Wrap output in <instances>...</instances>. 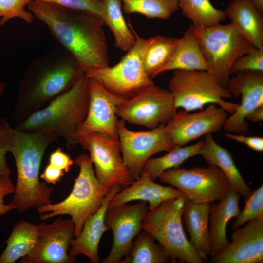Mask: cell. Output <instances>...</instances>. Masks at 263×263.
<instances>
[{
	"instance_id": "1",
	"label": "cell",
	"mask_w": 263,
	"mask_h": 263,
	"mask_svg": "<svg viewBox=\"0 0 263 263\" xmlns=\"http://www.w3.org/2000/svg\"><path fill=\"white\" fill-rule=\"evenodd\" d=\"M27 7L85 72L109 66L105 24L101 16L38 0H31Z\"/></svg>"
},
{
	"instance_id": "2",
	"label": "cell",
	"mask_w": 263,
	"mask_h": 263,
	"mask_svg": "<svg viewBox=\"0 0 263 263\" xmlns=\"http://www.w3.org/2000/svg\"><path fill=\"white\" fill-rule=\"evenodd\" d=\"M85 72L64 49L52 50L29 65L19 84L11 116L19 123L73 87Z\"/></svg>"
},
{
	"instance_id": "3",
	"label": "cell",
	"mask_w": 263,
	"mask_h": 263,
	"mask_svg": "<svg viewBox=\"0 0 263 263\" xmlns=\"http://www.w3.org/2000/svg\"><path fill=\"white\" fill-rule=\"evenodd\" d=\"M57 138L51 132H23L14 128L10 152L15 161L17 181L11 203L19 212L51 203L54 188L40 181L39 170L48 146Z\"/></svg>"
},
{
	"instance_id": "4",
	"label": "cell",
	"mask_w": 263,
	"mask_h": 263,
	"mask_svg": "<svg viewBox=\"0 0 263 263\" xmlns=\"http://www.w3.org/2000/svg\"><path fill=\"white\" fill-rule=\"evenodd\" d=\"M88 78L84 75L73 87L35 112L14 128L23 132H45L62 137L66 146L79 144L80 129L88 113Z\"/></svg>"
},
{
	"instance_id": "5",
	"label": "cell",
	"mask_w": 263,
	"mask_h": 263,
	"mask_svg": "<svg viewBox=\"0 0 263 263\" xmlns=\"http://www.w3.org/2000/svg\"><path fill=\"white\" fill-rule=\"evenodd\" d=\"M75 162L79 168V172L69 196L60 202L37 208L41 220L57 215H70L75 225L74 237L79 234L87 218L98 210L111 188L99 182L87 154L79 155Z\"/></svg>"
},
{
	"instance_id": "6",
	"label": "cell",
	"mask_w": 263,
	"mask_h": 263,
	"mask_svg": "<svg viewBox=\"0 0 263 263\" xmlns=\"http://www.w3.org/2000/svg\"><path fill=\"white\" fill-rule=\"evenodd\" d=\"M186 199L173 198L149 210L142 229L151 235L163 247L171 263H204L185 234L182 214Z\"/></svg>"
},
{
	"instance_id": "7",
	"label": "cell",
	"mask_w": 263,
	"mask_h": 263,
	"mask_svg": "<svg viewBox=\"0 0 263 263\" xmlns=\"http://www.w3.org/2000/svg\"><path fill=\"white\" fill-rule=\"evenodd\" d=\"M197 39L211 73L226 88L234 61L248 53L253 46L232 23L210 27L189 28Z\"/></svg>"
},
{
	"instance_id": "8",
	"label": "cell",
	"mask_w": 263,
	"mask_h": 263,
	"mask_svg": "<svg viewBox=\"0 0 263 263\" xmlns=\"http://www.w3.org/2000/svg\"><path fill=\"white\" fill-rule=\"evenodd\" d=\"M175 108L190 112L202 109L206 104H217L227 113H233L239 103L225 101L233 96L209 72L174 70L169 81Z\"/></svg>"
},
{
	"instance_id": "9",
	"label": "cell",
	"mask_w": 263,
	"mask_h": 263,
	"mask_svg": "<svg viewBox=\"0 0 263 263\" xmlns=\"http://www.w3.org/2000/svg\"><path fill=\"white\" fill-rule=\"evenodd\" d=\"M130 27L135 35V42L120 61L112 67L85 72L86 77L96 80L108 91L124 99L130 98L154 84L144 66V54L152 37L141 38Z\"/></svg>"
},
{
	"instance_id": "10",
	"label": "cell",
	"mask_w": 263,
	"mask_h": 263,
	"mask_svg": "<svg viewBox=\"0 0 263 263\" xmlns=\"http://www.w3.org/2000/svg\"><path fill=\"white\" fill-rule=\"evenodd\" d=\"M158 178L175 187L188 199L197 203L219 201L231 188L225 175L212 165L188 169L173 168L162 172Z\"/></svg>"
},
{
	"instance_id": "11",
	"label": "cell",
	"mask_w": 263,
	"mask_h": 263,
	"mask_svg": "<svg viewBox=\"0 0 263 263\" xmlns=\"http://www.w3.org/2000/svg\"><path fill=\"white\" fill-rule=\"evenodd\" d=\"M117 131L124 162L133 180L141 175L146 162L153 155L169 151L176 145L167 132L165 124L149 131H133L125 122L118 120Z\"/></svg>"
},
{
	"instance_id": "12",
	"label": "cell",
	"mask_w": 263,
	"mask_h": 263,
	"mask_svg": "<svg viewBox=\"0 0 263 263\" xmlns=\"http://www.w3.org/2000/svg\"><path fill=\"white\" fill-rule=\"evenodd\" d=\"M79 144L88 150L95 175L103 186L125 188L133 182L122 156L119 140L97 132L82 134Z\"/></svg>"
},
{
	"instance_id": "13",
	"label": "cell",
	"mask_w": 263,
	"mask_h": 263,
	"mask_svg": "<svg viewBox=\"0 0 263 263\" xmlns=\"http://www.w3.org/2000/svg\"><path fill=\"white\" fill-rule=\"evenodd\" d=\"M176 112L173 98L169 90L154 84L134 96L125 99L117 107L116 115L125 122L150 130L167 124Z\"/></svg>"
},
{
	"instance_id": "14",
	"label": "cell",
	"mask_w": 263,
	"mask_h": 263,
	"mask_svg": "<svg viewBox=\"0 0 263 263\" xmlns=\"http://www.w3.org/2000/svg\"><path fill=\"white\" fill-rule=\"evenodd\" d=\"M149 210L143 201L108 208L105 222L113 234L112 248L103 263H120L130 253L134 239L142 229L144 218Z\"/></svg>"
},
{
	"instance_id": "15",
	"label": "cell",
	"mask_w": 263,
	"mask_h": 263,
	"mask_svg": "<svg viewBox=\"0 0 263 263\" xmlns=\"http://www.w3.org/2000/svg\"><path fill=\"white\" fill-rule=\"evenodd\" d=\"M38 225V238L32 250L21 258L20 263H75L69 255L74 238L75 225L71 219L60 218L53 223Z\"/></svg>"
},
{
	"instance_id": "16",
	"label": "cell",
	"mask_w": 263,
	"mask_h": 263,
	"mask_svg": "<svg viewBox=\"0 0 263 263\" xmlns=\"http://www.w3.org/2000/svg\"><path fill=\"white\" fill-rule=\"evenodd\" d=\"M230 77L226 88L233 97L241 96V102L227 117L223 128L227 133L244 134L249 129L247 116L263 106V71L239 72Z\"/></svg>"
},
{
	"instance_id": "17",
	"label": "cell",
	"mask_w": 263,
	"mask_h": 263,
	"mask_svg": "<svg viewBox=\"0 0 263 263\" xmlns=\"http://www.w3.org/2000/svg\"><path fill=\"white\" fill-rule=\"evenodd\" d=\"M227 118L225 110L210 104L194 113L179 110L165 126L174 144L184 146L203 135L219 132Z\"/></svg>"
},
{
	"instance_id": "18",
	"label": "cell",
	"mask_w": 263,
	"mask_h": 263,
	"mask_svg": "<svg viewBox=\"0 0 263 263\" xmlns=\"http://www.w3.org/2000/svg\"><path fill=\"white\" fill-rule=\"evenodd\" d=\"M88 113L80 129L79 136L97 132L119 140L116 110L125 99L111 93L94 79L88 78Z\"/></svg>"
},
{
	"instance_id": "19",
	"label": "cell",
	"mask_w": 263,
	"mask_h": 263,
	"mask_svg": "<svg viewBox=\"0 0 263 263\" xmlns=\"http://www.w3.org/2000/svg\"><path fill=\"white\" fill-rule=\"evenodd\" d=\"M212 263H262L263 217L249 221L234 230L231 241L211 257Z\"/></svg>"
},
{
	"instance_id": "20",
	"label": "cell",
	"mask_w": 263,
	"mask_h": 263,
	"mask_svg": "<svg viewBox=\"0 0 263 263\" xmlns=\"http://www.w3.org/2000/svg\"><path fill=\"white\" fill-rule=\"evenodd\" d=\"M121 189L119 185L113 186L98 210L87 218L79 234L70 241V257L75 259L77 256L83 255L91 263L99 262V244L103 233L110 230L105 222V213L111 199Z\"/></svg>"
},
{
	"instance_id": "21",
	"label": "cell",
	"mask_w": 263,
	"mask_h": 263,
	"mask_svg": "<svg viewBox=\"0 0 263 263\" xmlns=\"http://www.w3.org/2000/svg\"><path fill=\"white\" fill-rule=\"evenodd\" d=\"M177 198L188 199L179 189L155 183L147 172L143 170L140 176L132 184L113 196L109 203L108 208L138 200L148 203L149 210H152L162 202Z\"/></svg>"
},
{
	"instance_id": "22",
	"label": "cell",
	"mask_w": 263,
	"mask_h": 263,
	"mask_svg": "<svg viewBox=\"0 0 263 263\" xmlns=\"http://www.w3.org/2000/svg\"><path fill=\"white\" fill-rule=\"evenodd\" d=\"M211 203H197L187 199L185 202L182 222L190 237L192 246L205 262L210 256L209 218Z\"/></svg>"
},
{
	"instance_id": "23",
	"label": "cell",
	"mask_w": 263,
	"mask_h": 263,
	"mask_svg": "<svg viewBox=\"0 0 263 263\" xmlns=\"http://www.w3.org/2000/svg\"><path fill=\"white\" fill-rule=\"evenodd\" d=\"M240 196L230 188L218 204L211 205L209 218L211 257L223 250L229 242L226 236V227L228 222L240 212Z\"/></svg>"
},
{
	"instance_id": "24",
	"label": "cell",
	"mask_w": 263,
	"mask_h": 263,
	"mask_svg": "<svg viewBox=\"0 0 263 263\" xmlns=\"http://www.w3.org/2000/svg\"><path fill=\"white\" fill-rule=\"evenodd\" d=\"M199 155L208 165L217 167L228 179L231 188L245 199L252 193L253 190L240 172L230 152L214 140L212 133L206 135Z\"/></svg>"
},
{
	"instance_id": "25",
	"label": "cell",
	"mask_w": 263,
	"mask_h": 263,
	"mask_svg": "<svg viewBox=\"0 0 263 263\" xmlns=\"http://www.w3.org/2000/svg\"><path fill=\"white\" fill-rule=\"evenodd\" d=\"M224 12L253 47L263 50V15L250 0H232Z\"/></svg>"
},
{
	"instance_id": "26",
	"label": "cell",
	"mask_w": 263,
	"mask_h": 263,
	"mask_svg": "<svg viewBox=\"0 0 263 263\" xmlns=\"http://www.w3.org/2000/svg\"><path fill=\"white\" fill-rule=\"evenodd\" d=\"M203 70L211 73L201 49L198 41L189 28L180 38L170 60L160 69L156 76L170 70Z\"/></svg>"
},
{
	"instance_id": "27",
	"label": "cell",
	"mask_w": 263,
	"mask_h": 263,
	"mask_svg": "<svg viewBox=\"0 0 263 263\" xmlns=\"http://www.w3.org/2000/svg\"><path fill=\"white\" fill-rule=\"evenodd\" d=\"M38 238L37 225L24 220L17 222L0 256V263H14L27 255L34 248Z\"/></svg>"
},
{
	"instance_id": "28",
	"label": "cell",
	"mask_w": 263,
	"mask_h": 263,
	"mask_svg": "<svg viewBox=\"0 0 263 263\" xmlns=\"http://www.w3.org/2000/svg\"><path fill=\"white\" fill-rule=\"evenodd\" d=\"M102 18L113 34L116 48L125 52L129 50L136 38L126 23L121 0H102Z\"/></svg>"
},
{
	"instance_id": "29",
	"label": "cell",
	"mask_w": 263,
	"mask_h": 263,
	"mask_svg": "<svg viewBox=\"0 0 263 263\" xmlns=\"http://www.w3.org/2000/svg\"><path fill=\"white\" fill-rule=\"evenodd\" d=\"M204 141L189 146H176L166 154L150 158L145 163L143 170L147 172L153 181L167 169L180 167L188 159L199 155Z\"/></svg>"
},
{
	"instance_id": "30",
	"label": "cell",
	"mask_w": 263,
	"mask_h": 263,
	"mask_svg": "<svg viewBox=\"0 0 263 263\" xmlns=\"http://www.w3.org/2000/svg\"><path fill=\"white\" fill-rule=\"evenodd\" d=\"M180 38L157 35L147 48L144 56V66L151 78L156 76L158 71L172 57L180 42Z\"/></svg>"
},
{
	"instance_id": "31",
	"label": "cell",
	"mask_w": 263,
	"mask_h": 263,
	"mask_svg": "<svg viewBox=\"0 0 263 263\" xmlns=\"http://www.w3.org/2000/svg\"><path fill=\"white\" fill-rule=\"evenodd\" d=\"M169 260L163 247L143 230L137 234L130 253L120 263H166Z\"/></svg>"
},
{
	"instance_id": "32",
	"label": "cell",
	"mask_w": 263,
	"mask_h": 263,
	"mask_svg": "<svg viewBox=\"0 0 263 263\" xmlns=\"http://www.w3.org/2000/svg\"><path fill=\"white\" fill-rule=\"evenodd\" d=\"M182 14L195 26L210 27L226 18L224 11L214 7L210 0H177Z\"/></svg>"
},
{
	"instance_id": "33",
	"label": "cell",
	"mask_w": 263,
	"mask_h": 263,
	"mask_svg": "<svg viewBox=\"0 0 263 263\" xmlns=\"http://www.w3.org/2000/svg\"><path fill=\"white\" fill-rule=\"evenodd\" d=\"M120 0L124 13H138L150 19L166 20L179 9L177 0Z\"/></svg>"
},
{
	"instance_id": "34",
	"label": "cell",
	"mask_w": 263,
	"mask_h": 263,
	"mask_svg": "<svg viewBox=\"0 0 263 263\" xmlns=\"http://www.w3.org/2000/svg\"><path fill=\"white\" fill-rule=\"evenodd\" d=\"M261 217H263V184L246 199L244 207L233 223L232 230L241 227L249 221Z\"/></svg>"
},
{
	"instance_id": "35",
	"label": "cell",
	"mask_w": 263,
	"mask_h": 263,
	"mask_svg": "<svg viewBox=\"0 0 263 263\" xmlns=\"http://www.w3.org/2000/svg\"><path fill=\"white\" fill-rule=\"evenodd\" d=\"M31 0H0V27L13 18H19L30 24L34 19L32 13L25 9Z\"/></svg>"
},
{
	"instance_id": "36",
	"label": "cell",
	"mask_w": 263,
	"mask_h": 263,
	"mask_svg": "<svg viewBox=\"0 0 263 263\" xmlns=\"http://www.w3.org/2000/svg\"><path fill=\"white\" fill-rule=\"evenodd\" d=\"M246 71H263V50L253 47L248 53L236 59L230 69V75Z\"/></svg>"
},
{
	"instance_id": "37",
	"label": "cell",
	"mask_w": 263,
	"mask_h": 263,
	"mask_svg": "<svg viewBox=\"0 0 263 263\" xmlns=\"http://www.w3.org/2000/svg\"><path fill=\"white\" fill-rule=\"evenodd\" d=\"M14 128L6 120L0 119V174L10 175L11 170L6 161V154L10 152Z\"/></svg>"
},
{
	"instance_id": "38",
	"label": "cell",
	"mask_w": 263,
	"mask_h": 263,
	"mask_svg": "<svg viewBox=\"0 0 263 263\" xmlns=\"http://www.w3.org/2000/svg\"><path fill=\"white\" fill-rule=\"evenodd\" d=\"M56 4L62 7L93 13L102 17V0H38Z\"/></svg>"
},
{
	"instance_id": "39",
	"label": "cell",
	"mask_w": 263,
	"mask_h": 263,
	"mask_svg": "<svg viewBox=\"0 0 263 263\" xmlns=\"http://www.w3.org/2000/svg\"><path fill=\"white\" fill-rule=\"evenodd\" d=\"M15 186L10 178V175L0 174V216L4 215L16 209L15 206L11 202L6 204L4 197L15 192Z\"/></svg>"
},
{
	"instance_id": "40",
	"label": "cell",
	"mask_w": 263,
	"mask_h": 263,
	"mask_svg": "<svg viewBox=\"0 0 263 263\" xmlns=\"http://www.w3.org/2000/svg\"><path fill=\"white\" fill-rule=\"evenodd\" d=\"M49 163L67 173L74 161L69 154L62 150L61 147H58L50 154Z\"/></svg>"
},
{
	"instance_id": "41",
	"label": "cell",
	"mask_w": 263,
	"mask_h": 263,
	"mask_svg": "<svg viewBox=\"0 0 263 263\" xmlns=\"http://www.w3.org/2000/svg\"><path fill=\"white\" fill-rule=\"evenodd\" d=\"M224 135L238 142L244 144L258 152H263V138L260 136H247L244 134L226 133Z\"/></svg>"
},
{
	"instance_id": "42",
	"label": "cell",
	"mask_w": 263,
	"mask_h": 263,
	"mask_svg": "<svg viewBox=\"0 0 263 263\" xmlns=\"http://www.w3.org/2000/svg\"><path fill=\"white\" fill-rule=\"evenodd\" d=\"M64 175L63 170L49 163L40 177L47 183L55 184Z\"/></svg>"
},
{
	"instance_id": "43",
	"label": "cell",
	"mask_w": 263,
	"mask_h": 263,
	"mask_svg": "<svg viewBox=\"0 0 263 263\" xmlns=\"http://www.w3.org/2000/svg\"><path fill=\"white\" fill-rule=\"evenodd\" d=\"M247 119L252 122H259L263 120V106L253 110L246 117Z\"/></svg>"
},
{
	"instance_id": "44",
	"label": "cell",
	"mask_w": 263,
	"mask_h": 263,
	"mask_svg": "<svg viewBox=\"0 0 263 263\" xmlns=\"http://www.w3.org/2000/svg\"><path fill=\"white\" fill-rule=\"evenodd\" d=\"M258 11L263 15V0H250Z\"/></svg>"
},
{
	"instance_id": "45",
	"label": "cell",
	"mask_w": 263,
	"mask_h": 263,
	"mask_svg": "<svg viewBox=\"0 0 263 263\" xmlns=\"http://www.w3.org/2000/svg\"><path fill=\"white\" fill-rule=\"evenodd\" d=\"M6 84L2 81H0V108L1 106V97L5 91Z\"/></svg>"
},
{
	"instance_id": "46",
	"label": "cell",
	"mask_w": 263,
	"mask_h": 263,
	"mask_svg": "<svg viewBox=\"0 0 263 263\" xmlns=\"http://www.w3.org/2000/svg\"></svg>"
}]
</instances>
